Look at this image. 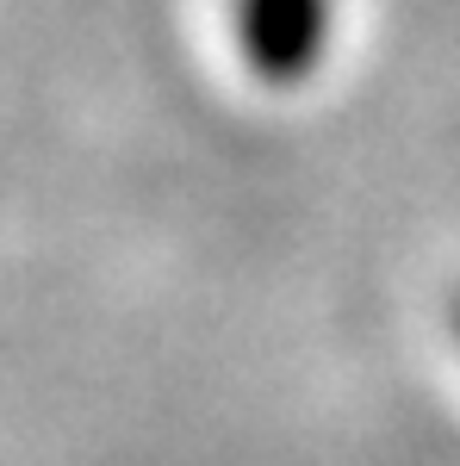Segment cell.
Instances as JSON below:
<instances>
[{
  "label": "cell",
  "instance_id": "cell-1",
  "mask_svg": "<svg viewBox=\"0 0 460 466\" xmlns=\"http://www.w3.org/2000/svg\"><path fill=\"white\" fill-rule=\"evenodd\" d=\"M237 44L268 87H299L330 44V0H237Z\"/></svg>",
  "mask_w": 460,
  "mask_h": 466
},
{
  "label": "cell",
  "instance_id": "cell-2",
  "mask_svg": "<svg viewBox=\"0 0 460 466\" xmlns=\"http://www.w3.org/2000/svg\"><path fill=\"white\" fill-rule=\"evenodd\" d=\"M455 323H460V305H455Z\"/></svg>",
  "mask_w": 460,
  "mask_h": 466
}]
</instances>
